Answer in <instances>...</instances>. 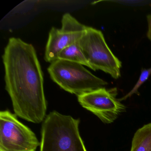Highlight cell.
<instances>
[{
    "instance_id": "8992f818",
    "label": "cell",
    "mask_w": 151,
    "mask_h": 151,
    "mask_svg": "<svg viewBox=\"0 0 151 151\" xmlns=\"http://www.w3.org/2000/svg\"><path fill=\"white\" fill-rule=\"evenodd\" d=\"M116 88L101 87L78 96L80 105L94 114L104 123L114 122L126 111V107L116 98Z\"/></svg>"
},
{
    "instance_id": "8fae6325",
    "label": "cell",
    "mask_w": 151,
    "mask_h": 151,
    "mask_svg": "<svg viewBox=\"0 0 151 151\" xmlns=\"http://www.w3.org/2000/svg\"><path fill=\"white\" fill-rule=\"evenodd\" d=\"M147 20L148 26L147 37L148 40L151 41V14L147 15Z\"/></svg>"
},
{
    "instance_id": "277c9868",
    "label": "cell",
    "mask_w": 151,
    "mask_h": 151,
    "mask_svg": "<svg viewBox=\"0 0 151 151\" xmlns=\"http://www.w3.org/2000/svg\"><path fill=\"white\" fill-rule=\"evenodd\" d=\"M79 44L91 69L101 70L114 79L121 77L122 62L109 47L102 32L87 26Z\"/></svg>"
},
{
    "instance_id": "3957f363",
    "label": "cell",
    "mask_w": 151,
    "mask_h": 151,
    "mask_svg": "<svg viewBox=\"0 0 151 151\" xmlns=\"http://www.w3.org/2000/svg\"><path fill=\"white\" fill-rule=\"evenodd\" d=\"M47 71L52 80L62 89L77 96L108 84L83 65L64 60L52 63Z\"/></svg>"
},
{
    "instance_id": "ba28073f",
    "label": "cell",
    "mask_w": 151,
    "mask_h": 151,
    "mask_svg": "<svg viewBox=\"0 0 151 151\" xmlns=\"http://www.w3.org/2000/svg\"><path fill=\"white\" fill-rule=\"evenodd\" d=\"M130 151H151V122L136 132L132 138Z\"/></svg>"
},
{
    "instance_id": "30bf717a",
    "label": "cell",
    "mask_w": 151,
    "mask_h": 151,
    "mask_svg": "<svg viewBox=\"0 0 151 151\" xmlns=\"http://www.w3.org/2000/svg\"><path fill=\"white\" fill-rule=\"evenodd\" d=\"M151 75V67L149 68H142L141 70V73L139 75V78L137 82L134 86L131 91L128 93L126 95L124 96L123 98L119 99L120 101L126 100L128 98H129L133 94H137L138 93V90L140 86L147 81Z\"/></svg>"
},
{
    "instance_id": "5b68a950",
    "label": "cell",
    "mask_w": 151,
    "mask_h": 151,
    "mask_svg": "<svg viewBox=\"0 0 151 151\" xmlns=\"http://www.w3.org/2000/svg\"><path fill=\"white\" fill-rule=\"evenodd\" d=\"M9 110L0 112V151H36L35 133Z\"/></svg>"
},
{
    "instance_id": "52a82bcc",
    "label": "cell",
    "mask_w": 151,
    "mask_h": 151,
    "mask_svg": "<svg viewBox=\"0 0 151 151\" xmlns=\"http://www.w3.org/2000/svg\"><path fill=\"white\" fill-rule=\"evenodd\" d=\"M61 24L60 29L52 27L49 32L45 51L47 62H53L63 49L79 41L87 27L69 13L63 15Z\"/></svg>"
},
{
    "instance_id": "6da1fadb",
    "label": "cell",
    "mask_w": 151,
    "mask_h": 151,
    "mask_svg": "<svg viewBox=\"0 0 151 151\" xmlns=\"http://www.w3.org/2000/svg\"><path fill=\"white\" fill-rule=\"evenodd\" d=\"M5 88L15 114L38 124L45 116L44 76L36 49L19 38L11 37L2 56Z\"/></svg>"
},
{
    "instance_id": "7a4b0ae2",
    "label": "cell",
    "mask_w": 151,
    "mask_h": 151,
    "mask_svg": "<svg viewBox=\"0 0 151 151\" xmlns=\"http://www.w3.org/2000/svg\"><path fill=\"white\" fill-rule=\"evenodd\" d=\"M79 123L70 116L51 112L42 124L40 151H86Z\"/></svg>"
},
{
    "instance_id": "9c48e42d",
    "label": "cell",
    "mask_w": 151,
    "mask_h": 151,
    "mask_svg": "<svg viewBox=\"0 0 151 151\" xmlns=\"http://www.w3.org/2000/svg\"><path fill=\"white\" fill-rule=\"evenodd\" d=\"M57 60L76 63L91 68L79 44V41L64 48L59 53Z\"/></svg>"
}]
</instances>
